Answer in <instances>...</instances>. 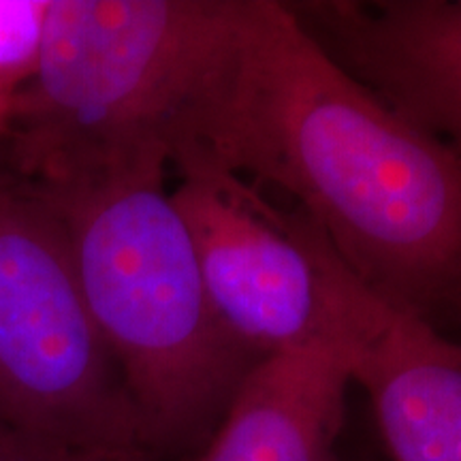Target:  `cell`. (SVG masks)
<instances>
[{
    "mask_svg": "<svg viewBox=\"0 0 461 461\" xmlns=\"http://www.w3.org/2000/svg\"><path fill=\"white\" fill-rule=\"evenodd\" d=\"M216 167L295 197L395 310L461 316V158L353 77L291 5L246 0L176 169Z\"/></svg>",
    "mask_w": 461,
    "mask_h": 461,
    "instance_id": "cell-1",
    "label": "cell"
},
{
    "mask_svg": "<svg viewBox=\"0 0 461 461\" xmlns=\"http://www.w3.org/2000/svg\"><path fill=\"white\" fill-rule=\"evenodd\" d=\"M246 0H51L41 65L3 140L43 188L165 171L238 37Z\"/></svg>",
    "mask_w": 461,
    "mask_h": 461,
    "instance_id": "cell-2",
    "label": "cell"
},
{
    "mask_svg": "<svg viewBox=\"0 0 461 461\" xmlns=\"http://www.w3.org/2000/svg\"><path fill=\"white\" fill-rule=\"evenodd\" d=\"M165 171L37 186L65 221L86 303L154 453L216 429L258 359L207 297L193 240Z\"/></svg>",
    "mask_w": 461,
    "mask_h": 461,
    "instance_id": "cell-3",
    "label": "cell"
},
{
    "mask_svg": "<svg viewBox=\"0 0 461 461\" xmlns=\"http://www.w3.org/2000/svg\"><path fill=\"white\" fill-rule=\"evenodd\" d=\"M0 425L115 461H152L143 420L86 303L65 221L0 176Z\"/></svg>",
    "mask_w": 461,
    "mask_h": 461,
    "instance_id": "cell-4",
    "label": "cell"
},
{
    "mask_svg": "<svg viewBox=\"0 0 461 461\" xmlns=\"http://www.w3.org/2000/svg\"><path fill=\"white\" fill-rule=\"evenodd\" d=\"M171 193L212 308L258 361L346 346L363 282L302 210L282 212L241 176L197 167Z\"/></svg>",
    "mask_w": 461,
    "mask_h": 461,
    "instance_id": "cell-5",
    "label": "cell"
},
{
    "mask_svg": "<svg viewBox=\"0 0 461 461\" xmlns=\"http://www.w3.org/2000/svg\"><path fill=\"white\" fill-rule=\"evenodd\" d=\"M291 9L333 60L461 158V0Z\"/></svg>",
    "mask_w": 461,
    "mask_h": 461,
    "instance_id": "cell-6",
    "label": "cell"
},
{
    "mask_svg": "<svg viewBox=\"0 0 461 461\" xmlns=\"http://www.w3.org/2000/svg\"><path fill=\"white\" fill-rule=\"evenodd\" d=\"M346 346L391 457L461 461V344L367 291Z\"/></svg>",
    "mask_w": 461,
    "mask_h": 461,
    "instance_id": "cell-7",
    "label": "cell"
},
{
    "mask_svg": "<svg viewBox=\"0 0 461 461\" xmlns=\"http://www.w3.org/2000/svg\"><path fill=\"white\" fill-rule=\"evenodd\" d=\"M350 383L342 344L265 357L240 383L199 461H336Z\"/></svg>",
    "mask_w": 461,
    "mask_h": 461,
    "instance_id": "cell-8",
    "label": "cell"
},
{
    "mask_svg": "<svg viewBox=\"0 0 461 461\" xmlns=\"http://www.w3.org/2000/svg\"><path fill=\"white\" fill-rule=\"evenodd\" d=\"M50 3L0 0V103L9 109L41 65Z\"/></svg>",
    "mask_w": 461,
    "mask_h": 461,
    "instance_id": "cell-9",
    "label": "cell"
},
{
    "mask_svg": "<svg viewBox=\"0 0 461 461\" xmlns=\"http://www.w3.org/2000/svg\"><path fill=\"white\" fill-rule=\"evenodd\" d=\"M0 461H115L0 425Z\"/></svg>",
    "mask_w": 461,
    "mask_h": 461,
    "instance_id": "cell-10",
    "label": "cell"
},
{
    "mask_svg": "<svg viewBox=\"0 0 461 461\" xmlns=\"http://www.w3.org/2000/svg\"><path fill=\"white\" fill-rule=\"evenodd\" d=\"M7 118H9V107H5L3 103H0V140H3L5 126H7Z\"/></svg>",
    "mask_w": 461,
    "mask_h": 461,
    "instance_id": "cell-11",
    "label": "cell"
},
{
    "mask_svg": "<svg viewBox=\"0 0 461 461\" xmlns=\"http://www.w3.org/2000/svg\"><path fill=\"white\" fill-rule=\"evenodd\" d=\"M3 105H5V103H3ZM5 107H7V105H5Z\"/></svg>",
    "mask_w": 461,
    "mask_h": 461,
    "instance_id": "cell-12",
    "label": "cell"
}]
</instances>
